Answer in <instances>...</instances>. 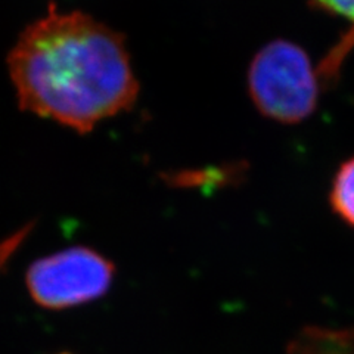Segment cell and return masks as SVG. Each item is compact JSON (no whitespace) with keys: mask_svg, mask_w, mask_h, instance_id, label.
Listing matches in <instances>:
<instances>
[{"mask_svg":"<svg viewBox=\"0 0 354 354\" xmlns=\"http://www.w3.org/2000/svg\"><path fill=\"white\" fill-rule=\"evenodd\" d=\"M113 276V263L101 254L74 247L32 263L27 273V286L37 304L65 308L104 295Z\"/></svg>","mask_w":354,"mask_h":354,"instance_id":"obj_3","label":"cell"},{"mask_svg":"<svg viewBox=\"0 0 354 354\" xmlns=\"http://www.w3.org/2000/svg\"><path fill=\"white\" fill-rule=\"evenodd\" d=\"M312 2L324 12L344 18L351 24L346 37L341 39L332 52H329L322 66H320V77H324L325 82H329L332 77L338 74L342 59L354 46V0H312Z\"/></svg>","mask_w":354,"mask_h":354,"instance_id":"obj_4","label":"cell"},{"mask_svg":"<svg viewBox=\"0 0 354 354\" xmlns=\"http://www.w3.org/2000/svg\"><path fill=\"white\" fill-rule=\"evenodd\" d=\"M8 66L22 109L79 133L124 113L139 96L124 37L53 5L22 31Z\"/></svg>","mask_w":354,"mask_h":354,"instance_id":"obj_1","label":"cell"},{"mask_svg":"<svg viewBox=\"0 0 354 354\" xmlns=\"http://www.w3.org/2000/svg\"><path fill=\"white\" fill-rule=\"evenodd\" d=\"M329 201L332 209L354 226V158L341 164L332 182Z\"/></svg>","mask_w":354,"mask_h":354,"instance_id":"obj_5","label":"cell"},{"mask_svg":"<svg viewBox=\"0 0 354 354\" xmlns=\"http://www.w3.org/2000/svg\"><path fill=\"white\" fill-rule=\"evenodd\" d=\"M320 73L307 52L288 40H273L252 58L248 92L260 113L282 124L312 117L319 104Z\"/></svg>","mask_w":354,"mask_h":354,"instance_id":"obj_2","label":"cell"}]
</instances>
